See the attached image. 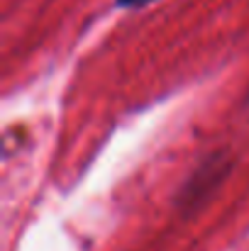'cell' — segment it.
<instances>
[{
    "mask_svg": "<svg viewBox=\"0 0 249 251\" xmlns=\"http://www.w3.org/2000/svg\"><path fill=\"white\" fill-rule=\"evenodd\" d=\"M147 2H152V0H117L120 7H142V5H147Z\"/></svg>",
    "mask_w": 249,
    "mask_h": 251,
    "instance_id": "cell-1",
    "label": "cell"
}]
</instances>
